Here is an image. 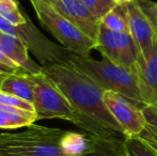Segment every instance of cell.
Wrapping results in <instances>:
<instances>
[{"label": "cell", "mask_w": 157, "mask_h": 156, "mask_svg": "<svg viewBox=\"0 0 157 156\" xmlns=\"http://www.w3.org/2000/svg\"><path fill=\"white\" fill-rule=\"evenodd\" d=\"M46 76L67 98L79 117V128L93 137L125 138L120 125L104 102L105 91L90 77L68 63L43 67Z\"/></svg>", "instance_id": "1"}, {"label": "cell", "mask_w": 157, "mask_h": 156, "mask_svg": "<svg viewBox=\"0 0 157 156\" xmlns=\"http://www.w3.org/2000/svg\"><path fill=\"white\" fill-rule=\"evenodd\" d=\"M66 63L90 77L106 91H114L136 103L138 106H145L139 91L136 76L123 67L106 58L95 60L90 56H79L72 52Z\"/></svg>", "instance_id": "2"}, {"label": "cell", "mask_w": 157, "mask_h": 156, "mask_svg": "<svg viewBox=\"0 0 157 156\" xmlns=\"http://www.w3.org/2000/svg\"><path fill=\"white\" fill-rule=\"evenodd\" d=\"M65 131L31 124L23 131L0 134V156H65L61 148Z\"/></svg>", "instance_id": "3"}, {"label": "cell", "mask_w": 157, "mask_h": 156, "mask_svg": "<svg viewBox=\"0 0 157 156\" xmlns=\"http://www.w3.org/2000/svg\"><path fill=\"white\" fill-rule=\"evenodd\" d=\"M30 1L40 23L62 44L64 49L79 56H89L90 51L95 49L96 42L86 36L68 19L59 14L54 6L39 0Z\"/></svg>", "instance_id": "4"}, {"label": "cell", "mask_w": 157, "mask_h": 156, "mask_svg": "<svg viewBox=\"0 0 157 156\" xmlns=\"http://www.w3.org/2000/svg\"><path fill=\"white\" fill-rule=\"evenodd\" d=\"M35 83L34 111L37 120L62 119L79 126V117L63 93L43 74H30Z\"/></svg>", "instance_id": "5"}, {"label": "cell", "mask_w": 157, "mask_h": 156, "mask_svg": "<svg viewBox=\"0 0 157 156\" xmlns=\"http://www.w3.org/2000/svg\"><path fill=\"white\" fill-rule=\"evenodd\" d=\"M95 49L104 58L134 74L140 51L130 33L112 31L101 24Z\"/></svg>", "instance_id": "6"}, {"label": "cell", "mask_w": 157, "mask_h": 156, "mask_svg": "<svg viewBox=\"0 0 157 156\" xmlns=\"http://www.w3.org/2000/svg\"><path fill=\"white\" fill-rule=\"evenodd\" d=\"M104 102L109 112L120 125L125 138L138 137L144 131L147 122L142 107L114 91H105Z\"/></svg>", "instance_id": "7"}, {"label": "cell", "mask_w": 157, "mask_h": 156, "mask_svg": "<svg viewBox=\"0 0 157 156\" xmlns=\"http://www.w3.org/2000/svg\"><path fill=\"white\" fill-rule=\"evenodd\" d=\"M129 33L135 40L141 55H147L155 46L157 31L153 21L142 10L137 0L126 3Z\"/></svg>", "instance_id": "8"}, {"label": "cell", "mask_w": 157, "mask_h": 156, "mask_svg": "<svg viewBox=\"0 0 157 156\" xmlns=\"http://www.w3.org/2000/svg\"><path fill=\"white\" fill-rule=\"evenodd\" d=\"M54 8L59 14L80 29L86 36L96 42L101 21L95 17L82 0H59Z\"/></svg>", "instance_id": "9"}, {"label": "cell", "mask_w": 157, "mask_h": 156, "mask_svg": "<svg viewBox=\"0 0 157 156\" xmlns=\"http://www.w3.org/2000/svg\"><path fill=\"white\" fill-rule=\"evenodd\" d=\"M134 75L144 105H157V42L147 55L139 54Z\"/></svg>", "instance_id": "10"}, {"label": "cell", "mask_w": 157, "mask_h": 156, "mask_svg": "<svg viewBox=\"0 0 157 156\" xmlns=\"http://www.w3.org/2000/svg\"><path fill=\"white\" fill-rule=\"evenodd\" d=\"M0 49L18 67L29 74H40L43 67L32 61L28 54V47L21 40L0 31Z\"/></svg>", "instance_id": "11"}, {"label": "cell", "mask_w": 157, "mask_h": 156, "mask_svg": "<svg viewBox=\"0 0 157 156\" xmlns=\"http://www.w3.org/2000/svg\"><path fill=\"white\" fill-rule=\"evenodd\" d=\"M35 83L29 73L9 74L0 85V91L12 94L33 105L34 103Z\"/></svg>", "instance_id": "12"}, {"label": "cell", "mask_w": 157, "mask_h": 156, "mask_svg": "<svg viewBox=\"0 0 157 156\" xmlns=\"http://www.w3.org/2000/svg\"><path fill=\"white\" fill-rule=\"evenodd\" d=\"M82 156H129L126 152L124 138L93 137L91 150Z\"/></svg>", "instance_id": "13"}, {"label": "cell", "mask_w": 157, "mask_h": 156, "mask_svg": "<svg viewBox=\"0 0 157 156\" xmlns=\"http://www.w3.org/2000/svg\"><path fill=\"white\" fill-rule=\"evenodd\" d=\"M92 136L86 134L65 131L62 140V148L65 156H82L91 150Z\"/></svg>", "instance_id": "14"}, {"label": "cell", "mask_w": 157, "mask_h": 156, "mask_svg": "<svg viewBox=\"0 0 157 156\" xmlns=\"http://www.w3.org/2000/svg\"><path fill=\"white\" fill-rule=\"evenodd\" d=\"M127 3V2H126ZM126 3L117 4L110 12L101 18V24L107 29L116 32L129 33V26L127 19V8Z\"/></svg>", "instance_id": "15"}, {"label": "cell", "mask_w": 157, "mask_h": 156, "mask_svg": "<svg viewBox=\"0 0 157 156\" xmlns=\"http://www.w3.org/2000/svg\"><path fill=\"white\" fill-rule=\"evenodd\" d=\"M0 15L14 26H23L27 24L16 0H0Z\"/></svg>", "instance_id": "16"}, {"label": "cell", "mask_w": 157, "mask_h": 156, "mask_svg": "<svg viewBox=\"0 0 157 156\" xmlns=\"http://www.w3.org/2000/svg\"><path fill=\"white\" fill-rule=\"evenodd\" d=\"M124 146L129 156H157L156 151L139 137L124 138Z\"/></svg>", "instance_id": "17"}, {"label": "cell", "mask_w": 157, "mask_h": 156, "mask_svg": "<svg viewBox=\"0 0 157 156\" xmlns=\"http://www.w3.org/2000/svg\"><path fill=\"white\" fill-rule=\"evenodd\" d=\"M82 1L87 4L88 8L99 21H101V18L118 4L114 0H82Z\"/></svg>", "instance_id": "18"}, {"label": "cell", "mask_w": 157, "mask_h": 156, "mask_svg": "<svg viewBox=\"0 0 157 156\" xmlns=\"http://www.w3.org/2000/svg\"><path fill=\"white\" fill-rule=\"evenodd\" d=\"M0 105H4V106H12V107H16V108H21L24 110H28V111H34V106L30 103L26 102L24 100L16 97V96L12 95V94L6 93V92L0 91Z\"/></svg>", "instance_id": "19"}, {"label": "cell", "mask_w": 157, "mask_h": 156, "mask_svg": "<svg viewBox=\"0 0 157 156\" xmlns=\"http://www.w3.org/2000/svg\"><path fill=\"white\" fill-rule=\"evenodd\" d=\"M137 2L153 21L157 31V2L152 0H137Z\"/></svg>", "instance_id": "20"}, {"label": "cell", "mask_w": 157, "mask_h": 156, "mask_svg": "<svg viewBox=\"0 0 157 156\" xmlns=\"http://www.w3.org/2000/svg\"><path fill=\"white\" fill-rule=\"evenodd\" d=\"M143 142L151 146L153 150H155L157 152V131H154L152 127H150L149 125H147V127L144 128V131L138 136Z\"/></svg>", "instance_id": "21"}, {"label": "cell", "mask_w": 157, "mask_h": 156, "mask_svg": "<svg viewBox=\"0 0 157 156\" xmlns=\"http://www.w3.org/2000/svg\"><path fill=\"white\" fill-rule=\"evenodd\" d=\"M147 125L157 131V105H145L142 107Z\"/></svg>", "instance_id": "22"}, {"label": "cell", "mask_w": 157, "mask_h": 156, "mask_svg": "<svg viewBox=\"0 0 157 156\" xmlns=\"http://www.w3.org/2000/svg\"><path fill=\"white\" fill-rule=\"evenodd\" d=\"M0 63H2V64H4V65H8V67H13V69L21 70V67H17V65L15 64V63L13 62V61L11 60V59L9 58L8 56H6V55L4 54V52L2 51L1 49H0Z\"/></svg>", "instance_id": "23"}, {"label": "cell", "mask_w": 157, "mask_h": 156, "mask_svg": "<svg viewBox=\"0 0 157 156\" xmlns=\"http://www.w3.org/2000/svg\"><path fill=\"white\" fill-rule=\"evenodd\" d=\"M0 73L1 74H15V73H27L24 70H19V69H13L10 67L8 65H4L2 63H0Z\"/></svg>", "instance_id": "24"}, {"label": "cell", "mask_w": 157, "mask_h": 156, "mask_svg": "<svg viewBox=\"0 0 157 156\" xmlns=\"http://www.w3.org/2000/svg\"><path fill=\"white\" fill-rule=\"evenodd\" d=\"M39 1L43 2V3H45V4H48V6H56V3L59 1V0H39Z\"/></svg>", "instance_id": "25"}, {"label": "cell", "mask_w": 157, "mask_h": 156, "mask_svg": "<svg viewBox=\"0 0 157 156\" xmlns=\"http://www.w3.org/2000/svg\"><path fill=\"white\" fill-rule=\"evenodd\" d=\"M114 1H116L118 4H120V3H126V2H129L130 0H114Z\"/></svg>", "instance_id": "26"}, {"label": "cell", "mask_w": 157, "mask_h": 156, "mask_svg": "<svg viewBox=\"0 0 157 156\" xmlns=\"http://www.w3.org/2000/svg\"><path fill=\"white\" fill-rule=\"evenodd\" d=\"M6 75H9V74H1V73H0V85H1L2 80H3V78L6 77Z\"/></svg>", "instance_id": "27"}]
</instances>
